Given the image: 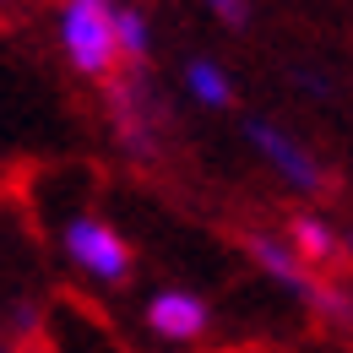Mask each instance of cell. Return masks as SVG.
<instances>
[{
  "mask_svg": "<svg viewBox=\"0 0 353 353\" xmlns=\"http://www.w3.org/2000/svg\"><path fill=\"white\" fill-rule=\"evenodd\" d=\"M185 88H190L196 103H207V109H228V98H234L228 71L212 65V60H190V65H185Z\"/></svg>",
  "mask_w": 353,
  "mask_h": 353,
  "instance_id": "obj_6",
  "label": "cell"
},
{
  "mask_svg": "<svg viewBox=\"0 0 353 353\" xmlns=\"http://www.w3.org/2000/svg\"><path fill=\"white\" fill-rule=\"evenodd\" d=\"M147 326L163 337V343H196L207 332V305L196 294H179V288H163L147 299Z\"/></svg>",
  "mask_w": 353,
  "mask_h": 353,
  "instance_id": "obj_4",
  "label": "cell"
},
{
  "mask_svg": "<svg viewBox=\"0 0 353 353\" xmlns=\"http://www.w3.org/2000/svg\"><path fill=\"white\" fill-rule=\"evenodd\" d=\"M60 49H65V60H71L82 77L103 82V77L114 71V60H120L114 6H109V0H65V6H60Z\"/></svg>",
  "mask_w": 353,
  "mask_h": 353,
  "instance_id": "obj_1",
  "label": "cell"
},
{
  "mask_svg": "<svg viewBox=\"0 0 353 353\" xmlns=\"http://www.w3.org/2000/svg\"><path fill=\"white\" fill-rule=\"evenodd\" d=\"M294 250H299L310 266H326V261H337V234L321 218H299L294 223Z\"/></svg>",
  "mask_w": 353,
  "mask_h": 353,
  "instance_id": "obj_7",
  "label": "cell"
},
{
  "mask_svg": "<svg viewBox=\"0 0 353 353\" xmlns=\"http://www.w3.org/2000/svg\"><path fill=\"white\" fill-rule=\"evenodd\" d=\"M207 6L218 11V17H223V22H228V28H239V22L250 17V6H245V0H207Z\"/></svg>",
  "mask_w": 353,
  "mask_h": 353,
  "instance_id": "obj_9",
  "label": "cell"
},
{
  "mask_svg": "<svg viewBox=\"0 0 353 353\" xmlns=\"http://www.w3.org/2000/svg\"><path fill=\"white\" fill-rule=\"evenodd\" d=\"M114 33H120V54H136V60H141V54L152 49V28H147L141 11H120V6H114Z\"/></svg>",
  "mask_w": 353,
  "mask_h": 353,
  "instance_id": "obj_8",
  "label": "cell"
},
{
  "mask_svg": "<svg viewBox=\"0 0 353 353\" xmlns=\"http://www.w3.org/2000/svg\"><path fill=\"white\" fill-rule=\"evenodd\" d=\"M250 147L266 158V169H277V174L288 179L294 190H305V196H315V190H321V169H315V158H310L294 136H283L277 125L250 120Z\"/></svg>",
  "mask_w": 353,
  "mask_h": 353,
  "instance_id": "obj_3",
  "label": "cell"
},
{
  "mask_svg": "<svg viewBox=\"0 0 353 353\" xmlns=\"http://www.w3.org/2000/svg\"><path fill=\"white\" fill-rule=\"evenodd\" d=\"M65 256H71V266H77L82 277H92V283H120V277L131 272V245L98 218L65 223Z\"/></svg>",
  "mask_w": 353,
  "mask_h": 353,
  "instance_id": "obj_2",
  "label": "cell"
},
{
  "mask_svg": "<svg viewBox=\"0 0 353 353\" xmlns=\"http://www.w3.org/2000/svg\"><path fill=\"white\" fill-rule=\"evenodd\" d=\"M250 256L261 266L272 283H283V288H294V294H310V261L294 250V239L283 245V239H250Z\"/></svg>",
  "mask_w": 353,
  "mask_h": 353,
  "instance_id": "obj_5",
  "label": "cell"
},
{
  "mask_svg": "<svg viewBox=\"0 0 353 353\" xmlns=\"http://www.w3.org/2000/svg\"><path fill=\"white\" fill-rule=\"evenodd\" d=\"M321 299H326V315H337V321H348V315H353L348 294H321Z\"/></svg>",
  "mask_w": 353,
  "mask_h": 353,
  "instance_id": "obj_10",
  "label": "cell"
}]
</instances>
